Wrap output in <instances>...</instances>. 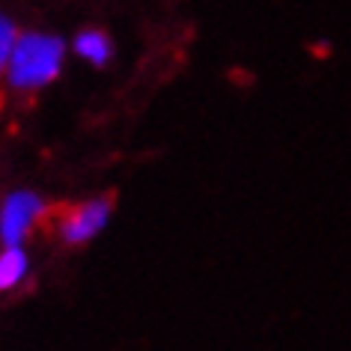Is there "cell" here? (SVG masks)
<instances>
[{
    "label": "cell",
    "mask_w": 351,
    "mask_h": 351,
    "mask_svg": "<svg viewBox=\"0 0 351 351\" xmlns=\"http://www.w3.org/2000/svg\"><path fill=\"white\" fill-rule=\"evenodd\" d=\"M48 199L30 188L10 191L0 199V244H24L48 217Z\"/></svg>",
    "instance_id": "3957f363"
},
{
    "label": "cell",
    "mask_w": 351,
    "mask_h": 351,
    "mask_svg": "<svg viewBox=\"0 0 351 351\" xmlns=\"http://www.w3.org/2000/svg\"><path fill=\"white\" fill-rule=\"evenodd\" d=\"M19 27L6 19V15H0V75H3V69L6 63H10V54H12V48H15V42H19Z\"/></svg>",
    "instance_id": "8992f818"
},
{
    "label": "cell",
    "mask_w": 351,
    "mask_h": 351,
    "mask_svg": "<svg viewBox=\"0 0 351 351\" xmlns=\"http://www.w3.org/2000/svg\"><path fill=\"white\" fill-rule=\"evenodd\" d=\"M110 215H113V199L108 194L84 199V203L60 212L57 223H54L57 239L63 241L66 247H84V244L95 241L104 230H108Z\"/></svg>",
    "instance_id": "7a4b0ae2"
},
{
    "label": "cell",
    "mask_w": 351,
    "mask_h": 351,
    "mask_svg": "<svg viewBox=\"0 0 351 351\" xmlns=\"http://www.w3.org/2000/svg\"><path fill=\"white\" fill-rule=\"evenodd\" d=\"M66 42L51 33H21L10 63L3 69L6 86L12 93H39L51 86L63 72Z\"/></svg>",
    "instance_id": "6da1fadb"
},
{
    "label": "cell",
    "mask_w": 351,
    "mask_h": 351,
    "mask_svg": "<svg viewBox=\"0 0 351 351\" xmlns=\"http://www.w3.org/2000/svg\"><path fill=\"white\" fill-rule=\"evenodd\" d=\"M75 54L90 66H108L113 57V42L108 39V33L101 30H81L72 42Z\"/></svg>",
    "instance_id": "5b68a950"
},
{
    "label": "cell",
    "mask_w": 351,
    "mask_h": 351,
    "mask_svg": "<svg viewBox=\"0 0 351 351\" xmlns=\"http://www.w3.org/2000/svg\"><path fill=\"white\" fill-rule=\"evenodd\" d=\"M30 280V253L24 244H0V295L15 292Z\"/></svg>",
    "instance_id": "277c9868"
}]
</instances>
